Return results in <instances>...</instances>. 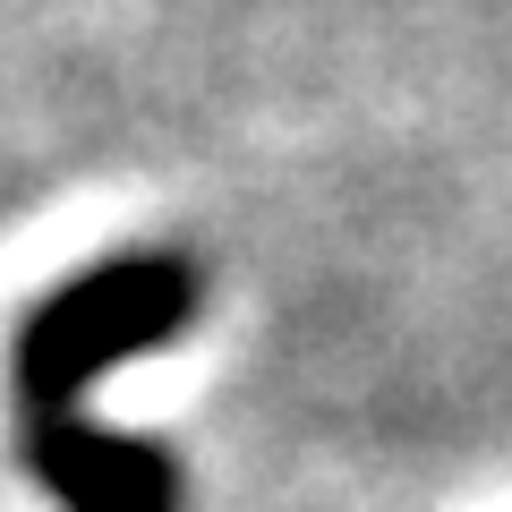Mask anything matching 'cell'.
<instances>
[{
	"mask_svg": "<svg viewBox=\"0 0 512 512\" xmlns=\"http://www.w3.org/2000/svg\"><path fill=\"white\" fill-rule=\"evenodd\" d=\"M205 282L188 256H103L52 299H35L9 342V402H18L26 470L60 512H180V461L154 436H111L86 419V384L103 367L163 350L197 316Z\"/></svg>",
	"mask_w": 512,
	"mask_h": 512,
	"instance_id": "1",
	"label": "cell"
}]
</instances>
